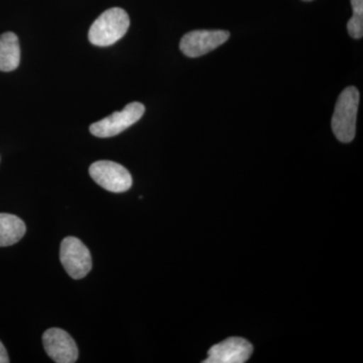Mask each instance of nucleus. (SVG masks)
Wrapping results in <instances>:
<instances>
[{
	"label": "nucleus",
	"mask_w": 363,
	"mask_h": 363,
	"mask_svg": "<svg viewBox=\"0 0 363 363\" xmlns=\"http://www.w3.org/2000/svg\"><path fill=\"white\" fill-rule=\"evenodd\" d=\"M359 97V91L353 86L339 95L331 121L332 130L339 142L350 143L354 140Z\"/></svg>",
	"instance_id": "f257e3e1"
},
{
	"label": "nucleus",
	"mask_w": 363,
	"mask_h": 363,
	"mask_svg": "<svg viewBox=\"0 0 363 363\" xmlns=\"http://www.w3.org/2000/svg\"><path fill=\"white\" fill-rule=\"evenodd\" d=\"M130 20L128 13L119 7L105 11L93 23L89 30L91 44L98 47H108L123 39L130 28Z\"/></svg>",
	"instance_id": "f03ea898"
},
{
	"label": "nucleus",
	"mask_w": 363,
	"mask_h": 363,
	"mask_svg": "<svg viewBox=\"0 0 363 363\" xmlns=\"http://www.w3.org/2000/svg\"><path fill=\"white\" fill-rule=\"evenodd\" d=\"M145 105L140 102H131L126 105L123 111L114 112L90 126V131L97 138H112L128 130L138 123L145 113Z\"/></svg>",
	"instance_id": "7ed1b4c3"
},
{
	"label": "nucleus",
	"mask_w": 363,
	"mask_h": 363,
	"mask_svg": "<svg viewBox=\"0 0 363 363\" xmlns=\"http://www.w3.org/2000/svg\"><path fill=\"white\" fill-rule=\"evenodd\" d=\"M60 259L69 276L75 279L84 278L92 269L89 250L82 241L73 236L62 241Z\"/></svg>",
	"instance_id": "20e7f679"
},
{
	"label": "nucleus",
	"mask_w": 363,
	"mask_h": 363,
	"mask_svg": "<svg viewBox=\"0 0 363 363\" xmlns=\"http://www.w3.org/2000/svg\"><path fill=\"white\" fill-rule=\"evenodd\" d=\"M91 178L109 192L123 193L133 186L130 172L121 164L111 161H99L91 164Z\"/></svg>",
	"instance_id": "39448f33"
},
{
	"label": "nucleus",
	"mask_w": 363,
	"mask_h": 363,
	"mask_svg": "<svg viewBox=\"0 0 363 363\" xmlns=\"http://www.w3.org/2000/svg\"><path fill=\"white\" fill-rule=\"evenodd\" d=\"M229 38L227 30H193L182 38L180 49L189 58H198L220 47Z\"/></svg>",
	"instance_id": "423d86ee"
},
{
	"label": "nucleus",
	"mask_w": 363,
	"mask_h": 363,
	"mask_svg": "<svg viewBox=\"0 0 363 363\" xmlns=\"http://www.w3.org/2000/svg\"><path fill=\"white\" fill-rule=\"evenodd\" d=\"M47 354L57 363L77 362L78 348L73 338L63 329L51 328L43 335Z\"/></svg>",
	"instance_id": "0eeeda50"
},
{
	"label": "nucleus",
	"mask_w": 363,
	"mask_h": 363,
	"mask_svg": "<svg viewBox=\"0 0 363 363\" xmlns=\"http://www.w3.org/2000/svg\"><path fill=\"white\" fill-rule=\"evenodd\" d=\"M253 347L245 339L231 337L210 348L205 363H245L252 357Z\"/></svg>",
	"instance_id": "6e6552de"
},
{
	"label": "nucleus",
	"mask_w": 363,
	"mask_h": 363,
	"mask_svg": "<svg viewBox=\"0 0 363 363\" xmlns=\"http://www.w3.org/2000/svg\"><path fill=\"white\" fill-rule=\"evenodd\" d=\"M21 48L16 33H4L0 35V71L16 70L20 65Z\"/></svg>",
	"instance_id": "1a4fd4ad"
},
{
	"label": "nucleus",
	"mask_w": 363,
	"mask_h": 363,
	"mask_svg": "<svg viewBox=\"0 0 363 363\" xmlns=\"http://www.w3.org/2000/svg\"><path fill=\"white\" fill-rule=\"evenodd\" d=\"M25 222L13 214L0 213V247H11L23 238Z\"/></svg>",
	"instance_id": "9d476101"
},
{
	"label": "nucleus",
	"mask_w": 363,
	"mask_h": 363,
	"mask_svg": "<svg viewBox=\"0 0 363 363\" xmlns=\"http://www.w3.org/2000/svg\"><path fill=\"white\" fill-rule=\"evenodd\" d=\"M353 16L347 23L348 33L353 39H362L363 35V0H351Z\"/></svg>",
	"instance_id": "9b49d317"
},
{
	"label": "nucleus",
	"mask_w": 363,
	"mask_h": 363,
	"mask_svg": "<svg viewBox=\"0 0 363 363\" xmlns=\"http://www.w3.org/2000/svg\"><path fill=\"white\" fill-rule=\"evenodd\" d=\"M9 355H7L6 347H4V344L0 341V363H9Z\"/></svg>",
	"instance_id": "f8f14e48"
},
{
	"label": "nucleus",
	"mask_w": 363,
	"mask_h": 363,
	"mask_svg": "<svg viewBox=\"0 0 363 363\" xmlns=\"http://www.w3.org/2000/svg\"><path fill=\"white\" fill-rule=\"evenodd\" d=\"M304 1H311V0H304Z\"/></svg>",
	"instance_id": "ddd939ff"
}]
</instances>
